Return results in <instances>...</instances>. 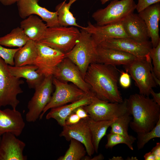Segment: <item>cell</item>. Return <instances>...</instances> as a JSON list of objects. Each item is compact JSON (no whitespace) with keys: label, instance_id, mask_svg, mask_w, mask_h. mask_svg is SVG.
Instances as JSON below:
<instances>
[{"label":"cell","instance_id":"cell-4","mask_svg":"<svg viewBox=\"0 0 160 160\" xmlns=\"http://www.w3.org/2000/svg\"><path fill=\"white\" fill-rule=\"evenodd\" d=\"M80 35V31L74 26L48 27L38 42L65 54L75 45Z\"/></svg>","mask_w":160,"mask_h":160},{"label":"cell","instance_id":"cell-39","mask_svg":"<svg viewBox=\"0 0 160 160\" xmlns=\"http://www.w3.org/2000/svg\"><path fill=\"white\" fill-rule=\"evenodd\" d=\"M151 151L154 155L155 160L160 159V143L158 142L156 145L153 148Z\"/></svg>","mask_w":160,"mask_h":160},{"label":"cell","instance_id":"cell-44","mask_svg":"<svg viewBox=\"0 0 160 160\" xmlns=\"http://www.w3.org/2000/svg\"><path fill=\"white\" fill-rule=\"evenodd\" d=\"M110 0H100V1L102 4H104Z\"/></svg>","mask_w":160,"mask_h":160},{"label":"cell","instance_id":"cell-18","mask_svg":"<svg viewBox=\"0 0 160 160\" xmlns=\"http://www.w3.org/2000/svg\"><path fill=\"white\" fill-rule=\"evenodd\" d=\"M124 30L128 38L137 41L145 43L150 38L148 28L138 14L131 13L121 21Z\"/></svg>","mask_w":160,"mask_h":160},{"label":"cell","instance_id":"cell-11","mask_svg":"<svg viewBox=\"0 0 160 160\" xmlns=\"http://www.w3.org/2000/svg\"><path fill=\"white\" fill-rule=\"evenodd\" d=\"M37 57L33 65L44 77L53 76L58 66L66 57L65 54L39 42H36Z\"/></svg>","mask_w":160,"mask_h":160},{"label":"cell","instance_id":"cell-20","mask_svg":"<svg viewBox=\"0 0 160 160\" xmlns=\"http://www.w3.org/2000/svg\"><path fill=\"white\" fill-rule=\"evenodd\" d=\"M96 63L113 65H127L137 57L129 53L111 48L97 46Z\"/></svg>","mask_w":160,"mask_h":160},{"label":"cell","instance_id":"cell-31","mask_svg":"<svg viewBox=\"0 0 160 160\" xmlns=\"http://www.w3.org/2000/svg\"><path fill=\"white\" fill-rule=\"evenodd\" d=\"M137 147L138 150L142 149L149 141L155 138L160 137V119L155 126L146 132H137Z\"/></svg>","mask_w":160,"mask_h":160},{"label":"cell","instance_id":"cell-37","mask_svg":"<svg viewBox=\"0 0 160 160\" xmlns=\"http://www.w3.org/2000/svg\"><path fill=\"white\" fill-rule=\"evenodd\" d=\"M81 119L73 111L67 118L65 121V125H71L78 123Z\"/></svg>","mask_w":160,"mask_h":160},{"label":"cell","instance_id":"cell-30","mask_svg":"<svg viewBox=\"0 0 160 160\" xmlns=\"http://www.w3.org/2000/svg\"><path fill=\"white\" fill-rule=\"evenodd\" d=\"M68 149L65 154L58 158V160H80L85 156L87 153L83 145L79 141L72 139Z\"/></svg>","mask_w":160,"mask_h":160},{"label":"cell","instance_id":"cell-27","mask_svg":"<svg viewBox=\"0 0 160 160\" xmlns=\"http://www.w3.org/2000/svg\"><path fill=\"white\" fill-rule=\"evenodd\" d=\"M29 39L20 27L13 29L7 35L0 37V45L8 47L20 48Z\"/></svg>","mask_w":160,"mask_h":160},{"label":"cell","instance_id":"cell-3","mask_svg":"<svg viewBox=\"0 0 160 160\" xmlns=\"http://www.w3.org/2000/svg\"><path fill=\"white\" fill-rule=\"evenodd\" d=\"M97 47L91 34L81 28L78 42L70 51L65 53L66 57L78 67L84 79L90 65L96 62Z\"/></svg>","mask_w":160,"mask_h":160},{"label":"cell","instance_id":"cell-34","mask_svg":"<svg viewBox=\"0 0 160 160\" xmlns=\"http://www.w3.org/2000/svg\"><path fill=\"white\" fill-rule=\"evenodd\" d=\"M19 49L7 48L0 45V57L8 65L14 66V56Z\"/></svg>","mask_w":160,"mask_h":160},{"label":"cell","instance_id":"cell-17","mask_svg":"<svg viewBox=\"0 0 160 160\" xmlns=\"http://www.w3.org/2000/svg\"><path fill=\"white\" fill-rule=\"evenodd\" d=\"M91 35L96 45L102 42L115 38L128 37L121 22L115 23L100 26L92 24L90 22L86 27H81Z\"/></svg>","mask_w":160,"mask_h":160},{"label":"cell","instance_id":"cell-5","mask_svg":"<svg viewBox=\"0 0 160 160\" xmlns=\"http://www.w3.org/2000/svg\"><path fill=\"white\" fill-rule=\"evenodd\" d=\"M124 67L135 81L139 94L146 97L150 95L151 91L157 84L151 72L153 68L149 55L146 57H138Z\"/></svg>","mask_w":160,"mask_h":160},{"label":"cell","instance_id":"cell-35","mask_svg":"<svg viewBox=\"0 0 160 160\" xmlns=\"http://www.w3.org/2000/svg\"><path fill=\"white\" fill-rule=\"evenodd\" d=\"M119 82L121 86L124 88L129 87L131 85V76L127 71H119Z\"/></svg>","mask_w":160,"mask_h":160},{"label":"cell","instance_id":"cell-12","mask_svg":"<svg viewBox=\"0 0 160 160\" xmlns=\"http://www.w3.org/2000/svg\"><path fill=\"white\" fill-rule=\"evenodd\" d=\"M39 0H18L17 4L20 17L23 19L31 15L39 16L48 27L60 26L57 12H51L38 4Z\"/></svg>","mask_w":160,"mask_h":160},{"label":"cell","instance_id":"cell-26","mask_svg":"<svg viewBox=\"0 0 160 160\" xmlns=\"http://www.w3.org/2000/svg\"><path fill=\"white\" fill-rule=\"evenodd\" d=\"M117 118L111 120L101 121H95L90 117L85 119L91 132L92 142L96 153H97L100 142L106 135L108 128Z\"/></svg>","mask_w":160,"mask_h":160},{"label":"cell","instance_id":"cell-40","mask_svg":"<svg viewBox=\"0 0 160 160\" xmlns=\"http://www.w3.org/2000/svg\"><path fill=\"white\" fill-rule=\"evenodd\" d=\"M150 94H151L153 97L154 101L159 105H160V92L156 93L155 92L153 89L150 92Z\"/></svg>","mask_w":160,"mask_h":160},{"label":"cell","instance_id":"cell-19","mask_svg":"<svg viewBox=\"0 0 160 160\" xmlns=\"http://www.w3.org/2000/svg\"><path fill=\"white\" fill-rule=\"evenodd\" d=\"M25 126L21 113L16 109L0 108V135L11 133L17 137L20 135Z\"/></svg>","mask_w":160,"mask_h":160},{"label":"cell","instance_id":"cell-28","mask_svg":"<svg viewBox=\"0 0 160 160\" xmlns=\"http://www.w3.org/2000/svg\"><path fill=\"white\" fill-rule=\"evenodd\" d=\"M132 117L127 111L124 115L117 118L111 125L110 132L119 135L133 143L136 139L129 135L128 127Z\"/></svg>","mask_w":160,"mask_h":160},{"label":"cell","instance_id":"cell-6","mask_svg":"<svg viewBox=\"0 0 160 160\" xmlns=\"http://www.w3.org/2000/svg\"><path fill=\"white\" fill-rule=\"evenodd\" d=\"M24 83L11 73L8 65L0 57V108L9 105L16 109L20 103L17 97L23 92L20 85Z\"/></svg>","mask_w":160,"mask_h":160},{"label":"cell","instance_id":"cell-8","mask_svg":"<svg viewBox=\"0 0 160 160\" xmlns=\"http://www.w3.org/2000/svg\"><path fill=\"white\" fill-rule=\"evenodd\" d=\"M83 107L89 117L95 120H111L127 112V100L125 99L121 103H111L94 96L91 103Z\"/></svg>","mask_w":160,"mask_h":160},{"label":"cell","instance_id":"cell-29","mask_svg":"<svg viewBox=\"0 0 160 160\" xmlns=\"http://www.w3.org/2000/svg\"><path fill=\"white\" fill-rule=\"evenodd\" d=\"M65 1L58 4L55 8L60 25L65 27L71 26L80 28L81 26L77 23L76 18L70 10L72 4L69 1L66 3Z\"/></svg>","mask_w":160,"mask_h":160},{"label":"cell","instance_id":"cell-24","mask_svg":"<svg viewBox=\"0 0 160 160\" xmlns=\"http://www.w3.org/2000/svg\"><path fill=\"white\" fill-rule=\"evenodd\" d=\"M29 39L39 42L47 28L46 24L37 16L30 15L20 23V26Z\"/></svg>","mask_w":160,"mask_h":160},{"label":"cell","instance_id":"cell-38","mask_svg":"<svg viewBox=\"0 0 160 160\" xmlns=\"http://www.w3.org/2000/svg\"><path fill=\"white\" fill-rule=\"evenodd\" d=\"M73 112L76 114L81 119H85L89 117V116L84 109L83 106L76 108Z\"/></svg>","mask_w":160,"mask_h":160},{"label":"cell","instance_id":"cell-10","mask_svg":"<svg viewBox=\"0 0 160 160\" xmlns=\"http://www.w3.org/2000/svg\"><path fill=\"white\" fill-rule=\"evenodd\" d=\"M52 83L55 87V91L51 100L44 109L39 119H42L49 109L76 101L86 94L75 85L61 81L53 77Z\"/></svg>","mask_w":160,"mask_h":160},{"label":"cell","instance_id":"cell-15","mask_svg":"<svg viewBox=\"0 0 160 160\" xmlns=\"http://www.w3.org/2000/svg\"><path fill=\"white\" fill-rule=\"evenodd\" d=\"M60 136L64 137L68 141L74 139L81 143L90 157L95 152L91 132L85 119H81L76 124L63 126Z\"/></svg>","mask_w":160,"mask_h":160},{"label":"cell","instance_id":"cell-21","mask_svg":"<svg viewBox=\"0 0 160 160\" xmlns=\"http://www.w3.org/2000/svg\"><path fill=\"white\" fill-rule=\"evenodd\" d=\"M147 27L153 47H156L160 42L159 22L160 20V4L151 5L138 13Z\"/></svg>","mask_w":160,"mask_h":160},{"label":"cell","instance_id":"cell-33","mask_svg":"<svg viewBox=\"0 0 160 160\" xmlns=\"http://www.w3.org/2000/svg\"><path fill=\"white\" fill-rule=\"evenodd\" d=\"M152 61L153 71L155 76L160 80V42L155 47H152L149 52Z\"/></svg>","mask_w":160,"mask_h":160},{"label":"cell","instance_id":"cell-2","mask_svg":"<svg viewBox=\"0 0 160 160\" xmlns=\"http://www.w3.org/2000/svg\"><path fill=\"white\" fill-rule=\"evenodd\" d=\"M127 100V111L133 116L129 124L131 129L136 133L151 130L160 119V105L140 94L132 95Z\"/></svg>","mask_w":160,"mask_h":160},{"label":"cell","instance_id":"cell-23","mask_svg":"<svg viewBox=\"0 0 160 160\" xmlns=\"http://www.w3.org/2000/svg\"><path fill=\"white\" fill-rule=\"evenodd\" d=\"M11 73L17 78L26 80L29 87L35 89L43 81L44 76L37 71V67L34 65L15 66L8 65Z\"/></svg>","mask_w":160,"mask_h":160},{"label":"cell","instance_id":"cell-36","mask_svg":"<svg viewBox=\"0 0 160 160\" xmlns=\"http://www.w3.org/2000/svg\"><path fill=\"white\" fill-rule=\"evenodd\" d=\"M160 0H138L136 9L139 13L148 7L153 4L160 3Z\"/></svg>","mask_w":160,"mask_h":160},{"label":"cell","instance_id":"cell-7","mask_svg":"<svg viewBox=\"0 0 160 160\" xmlns=\"http://www.w3.org/2000/svg\"><path fill=\"white\" fill-rule=\"evenodd\" d=\"M136 8L134 0H112L105 7L94 12L92 16L98 25L115 23L121 22Z\"/></svg>","mask_w":160,"mask_h":160},{"label":"cell","instance_id":"cell-45","mask_svg":"<svg viewBox=\"0 0 160 160\" xmlns=\"http://www.w3.org/2000/svg\"><path fill=\"white\" fill-rule=\"evenodd\" d=\"M1 135H0V142L1 140Z\"/></svg>","mask_w":160,"mask_h":160},{"label":"cell","instance_id":"cell-41","mask_svg":"<svg viewBox=\"0 0 160 160\" xmlns=\"http://www.w3.org/2000/svg\"><path fill=\"white\" fill-rule=\"evenodd\" d=\"M18 0H0V2L5 6H9L17 3Z\"/></svg>","mask_w":160,"mask_h":160},{"label":"cell","instance_id":"cell-22","mask_svg":"<svg viewBox=\"0 0 160 160\" xmlns=\"http://www.w3.org/2000/svg\"><path fill=\"white\" fill-rule=\"evenodd\" d=\"M94 96L95 95L86 94L81 99L69 104L51 108L46 115V119H54L60 125L63 127L65 125V121L68 116L77 108L89 104Z\"/></svg>","mask_w":160,"mask_h":160},{"label":"cell","instance_id":"cell-43","mask_svg":"<svg viewBox=\"0 0 160 160\" xmlns=\"http://www.w3.org/2000/svg\"><path fill=\"white\" fill-rule=\"evenodd\" d=\"M104 159V157L101 154H99V155L93 157L92 158H90V156H89L87 160H103Z\"/></svg>","mask_w":160,"mask_h":160},{"label":"cell","instance_id":"cell-16","mask_svg":"<svg viewBox=\"0 0 160 160\" xmlns=\"http://www.w3.org/2000/svg\"><path fill=\"white\" fill-rule=\"evenodd\" d=\"M11 133H6L1 136L0 142V160H26L23 154L25 143Z\"/></svg>","mask_w":160,"mask_h":160},{"label":"cell","instance_id":"cell-9","mask_svg":"<svg viewBox=\"0 0 160 160\" xmlns=\"http://www.w3.org/2000/svg\"><path fill=\"white\" fill-rule=\"evenodd\" d=\"M53 76L45 77L42 82L35 88L34 95L29 101L26 120L34 122L39 119L44 109L50 101L52 92Z\"/></svg>","mask_w":160,"mask_h":160},{"label":"cell","instance_id":"cell-42","mask_svg":"<svg viewBox=\"0 0 160 160\" xmlns=\"http://www.w3.org/2000/svg\"><path fill=\"white\" fill-rule=\"evenodd\" d=\"M143 157L145 160H155V156L151 151L146 153Z\"/></svg>","mask_w":160,"mask_h":160},{"label":"cell","instance_id":"cell-1","mask_svg":"<svg viewBox=\"0 0 160 160\" xmlns=\"http://www.w3.org/2000/svg\"><path fill=\"white\" fill-rule=\"evenodd\" d=\"M119 70L116 66L94 63L89 66L84 80L98 98L109 102H123L118 83Z\"/></svg>","mask_w":160,"mask_h":160},{"label":"cell","instance_id":"cell-32","mask_svg":"<svg viewBox=\"0 0 160 160\" xmlns=\"http://www.w3.org/2000/svg\"><path fill=\"white\" fill-rule=\"evenodd\" d=\"M107 142L105 145L106 149L112 148L119 144H124L131 150H133V143L124 137L115 133L110 132L107 135Z\"/></svg>","mask_w":160,"mask_h":160},{"label":"cell","instance_id":"cell-13","mask_svg":"<svg viewBox=\"0 0 160 160\" xmlns=\"http://www.w3.org/2000/svg\"><path fill=\"white\" fill-rule=\"evenodd\" d=\"M97 46L119 50L138 57L149 55L153 47L151 41L142 43L128 37L110 39L102 42Z\"/></svg>","mask_w":160,"mask_h":160},{"label":"cell","instance_id":"cell-14","mask_svg":"<svg viewBox=\"0 0 160 160\" xmlns=\"http://www.w3.org/2000/svg\"><path fill=\"white\" fill-rule=\"evenodd\" d=\"M53 77L63 82L72 83L87 95H94L78 67L68 58L65 57L60 64Z\"/></svg>","mask_w":160,"mask_h":160},{"label":"cell","instance_id":"cell-25","mask_svg":"<svg viewBox=\"0 0 160 160\" xmlns=\"http://www.w3.org/2000/svg\"><path fill=\"white\" fill-rule=\"evenodd\" d=\"M37 55L36 42L29 39L16 52L14 57V66H21L33 65Z\"/></svg>","mask_w":160,"mask_h":160}]
</instances>
